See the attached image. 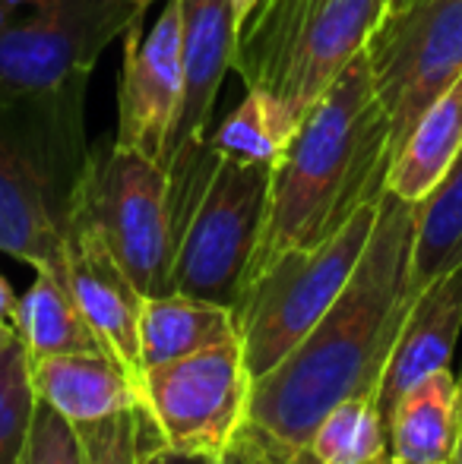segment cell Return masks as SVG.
Segmentation results:
<instances>
[{"instance_id": "obj_1", "label": "cell", "mask_w": 462, "mask_h": 464, "mask_svg": "<svg viewBox=\"0 0 462 464\" xmlns=\"http://www.w3.org/2000/svg\"><path fill=\"white\" fill-rule=\"evenodd\" d=\"M415 202L383 193L377 225L349 285L285 361L251 385L247 420L308 446L329 408L377 395L399 325L412 306Z\"/></svg>"}, {"instance_id": "obj_2", "label": "cell", "mask_w": 462, "mask_h": 464, "mask_svg": "<svg viewBox=\"0 0 462 464\" xmlns=\"http://www.w3.org/2000/svg\"><path fill=\"white\" fill-rule=\"evenodd\" d=\"M143 16L133 0H0V136L67 208L93 149V70Z\"/></svg>"}, {"instance_id": "obj_3", "label": "cell", "mask_w": 462, "mask_h": 464, "mask_svg": "<svg viewBox=\"0 0 462 464\" xmlns=\"http://www.w3.org/2000/svg\"><path fill=\"white\" fill-rule=\"evenodd\" d=\"M389 161V117L377 98L368 54L361 51L304 114L285 155L272 168L263 231L244 285L285 250L320 246L342 231L355 212L380 202Z\"/></svg>"}, {"instance_id": "obj_4", "label": "cell", "mask_w": 462, "mask_h": 464, "mask_svg": "<svg viewBox=\"0 0 462 464\" xmlns=\"http://www.w3.org/2000/svg\"><path fill=\"white\" fill-rule=\"evenodd\" d=\"M389 0H260L238 32L231 70L298 123L368 44Z\"/></svg>"}, {"instance_id": "obj_5", "label": "cell", "mask_w": 462, "mask_h": 464, "mask_svg": "<svg viewBox=\"0 0 462 464\" xmlns=\"http://www.w3.org/2000/svg\"><path fill=\"white\" fill-rule=\"evenodd\" d=\"M377 212L380 202H370L320 246L285 250L241 287L234 319L253 382L285 361L333 306L364 256Z\"/></svg>"}, {"instance_id": "obj_6", "label": "cell", "mask_w": 462, "mask_h": 464, "mask_svg": "<svg viewBox=\"0 0 462 464\" xmlns=\"http://www.w3.org/2000/svg\"><path fill=\"white\" fill-rule=\"evenodd\" d=\"M270 180V165L219 159L212 152L210 174L174 237L172 291L234 310L263 231Z\"/></svg>"}, {"instance_id": "obj_7", "label": "cell", "mask_w": 462, "mask_h": 464, "mask_svg": "<svg viewBox=\"0 0 462 464\" xmlns=\"http://www.w3.org/2000/svg\"><path fill=\"white\" fill-rule=\"evenodd\" d=\"M76 196L136 291L143 297L172 294L174 221L165 168L114 140H99L89 149Z\"/></svg>"}, {"instance_id": "obj_8", "label": "cell", "mask_w": 462, "mask_h": 464, "mask_svg": "<svg viewBox=\"0 0 462 464\" xmlns=\"http://www.w3.org/2000/svg\"><path fill=\"white\" fill-rule=\"evenodd\" d=\"M364 54L396 155L418 117L462 76V0H408L383 13Z\"/></svg>"}, {"instance_id": "obj_9", "label": "cell", "mask_w": 462, "mask_h": 464, "mask_svg": "<svg viewBox=\"0 0 462 464\" xmlns=\"http://www.w3.org/2000/svg\"><path fill=\"white\" fill-rule=\"evenodd\" d=\"M251 385L241 338L143 370L140 379L143 408L159 427L162 442L174 452L212 459H225L244 427Z\"/></svg>"}, {"instance_id": "obj_10", "label": "cell", "mask_w": 462, "mask_h": 464, "mask_svg": "<svg viewBox=\"0 0 462 464\" xmlns=\"http://www.w3.org/2000/svg\"><path fill=\"white\" fill-rule=\"evenodd\" d=\"M184 10V92L168 149V196L174 237L212 165L210 123L225 73L231 70L238 32L229 0H181Z\"/></svg>"}, {"instance_id": "obj_11", "label": "cell", "mask_w": 462, "mask_h": 464, "mask_svg": "<svg viewBox=\"0 0 462 464\" xmlns=\"http://www.w3.org/2000/svg\"><path fill=\"white\" fill-rule=\"evenodd\" d=\"M184 92V10L165 0L152 25H130L117 80V146L168 165Z\"/></svg>"}, {"instance_id": "obj_12", "label": "cell", "mask_w": 462, "mask_h": 464, "mask_svg": "<svg viewBox=\"0 0 462 464\" xmlns=\"http://www.w3.org/2000/svg\"><path fill=\"white\" fill-rule=\"evenodd\" d=\"M64 256H67V287L86 323L93 325L108 354L127 372L143 379L140 313L146 297L136 291L123 266L117 263L80 196H74V208H70Z\"/></svg>"}, {"instance_id": "obj_13", "label": "cell", "mask_w": 462, "mask_h": 464, "mask_svg": "<svg viewBox=\"0 0 462 464\" xmlns=\"http://www.w3.org/2000/svg\"><path fill=\"white\" fill-rule=\"evenodd\" d=\"M67 221L70 208L0 136V250L67 285Z\"/></svg>"}, {"instance_id": "obj_14", "label": "cell", "mask_w": 462, "mask_h": 464, "mask_svg": "<svg viewBox=\"0 0 462 464\" xmlns=\"http://www.w3.org/2000/svg\"><path fill=\"white\" fill-rule=\"evenodd\" d=\"M462 332V266L440 276L437 281L412 297L399 335L389 351L387 370H383L377 404L383 417L412 385L428 379L431 372L450 367L453 348Z\"/></svg>"}, {"instance_id": "obj_15", "label": "cell", "mask_w": 462, "mask_h": 464, "mask_svg": "<svg viewBox=\"0 0 462 464\" xmlns=\"http://www.w3.org/2000/svg\"><path fill=\"white\" fill-rule=\"evenodd\" d=\"M35 398L64 417L70 427L99 423L143 404L140 379L105 351H74L29 363Z\"/></svg>"}, {"instance_id": "obj_16", "label": "cell", "mask_w": 462, "mask_h": 464, "mask_svg": "<svg viewBox=\"0 0 462 464\" xmlns=\"http://www.w3.org/2000/svg\"><path fill=\"white\" fill-rule=\"evenodd\" d=\"M387 440V455L402 464H453L462 440V411L450 367L421 379L389 408Z\"/></svg>"}, {"instance_id": "obj_17", "label": "cell", "mask_w": 462, "mask_h": 464, "mask_svg": "<svg viewBox=\"0 0 462 464\" xmlns=\"http://www.w3.org/2000/svg\"><path fill=\"white\" fill-rule=\"evenodd\" d=\"M238 338V319L231 306L187 294H159L143 300L140 313V363L143 370L181 361L212 344Z\"/></svg>"}, {"instance_id": "obj_18", "label": "cell", "mask_w": 462, "mask_h": 464, "mask_svg": "<svg viewBox=\"0 0 462 464\" xmlns=\"http://www.w3.org/2000/svg\"><path fill=\"white\" fill-rule=\"evenodd\" d=\"M462 152V76L425 114L389 161L387 193L418 206Z\"/></svg>"}, {"instance_id": "obj_19", "label": "cell", "mask_w": 462, "mask_h": 464, "mask_svg": "<svg viewBox=\"0 0 462 464\" xmlns=\"http://www.w3.org/2000/svg\"><path fill=\"white\" fill-rule=\"evenodd\" d=\"M10 323L23 342L29 363L54 354H74V351H105L67 285H61L48 272H35V281L16 297Z\"/></svg>"}, {"instance_id": "obj_20", "label": "cell", "mask_w": 462, "mask_h": 464, "mask_svg": "<svg viewBox=\"0 0 462 464\" xmlns=\"http://www.w3.org/2000/svg\"><path fill=\"white\" fill-rule=\"evenodd\" d=\"M462 266V152L437 187L415 206L412 297Z\"/></svg>"}, {"instance_id": "obj_21", "label": "cell", "mask_w": 462, "mask_h": 464, "mask_svg": "<svg viewBox=\"0 0 462 464\" xmlns=\"http://www.w3.org/2000/svg\"><path fill=\"white\" fill-rule=\"evenodd\" d=\"M298 121L266 92L247 89L241 104L222 121V127L212 130L206 146L219 159L251 161V165L276 168L279 159L289 149Z\"/></svg>"}, {"instance_id": "obj_22", "label": "cell", "mask_w": 462, "mask_h": 464, "mask_svg": "<svg viewBox=\"0 0 462 464\" xmlns=\"http://www.w3.org/2000/svg\"><path fill=\"white\" fill-rule=\"evenodd\" d=\"M308 449L320 464H377L389 452L387 417L377 395H355L327 411Z\"/></svg>"}, {"instance_id": "obj_23", "label": "cell", "mask_w": 462, "mask_h": 464, "mask_svg": "<svg viewBox=\"0 0 462 464\" xmlns=\"http://www.w3.org/2000/svg\"><path fill=\"white\" fill-rule=\"evenodd\" d=\"M38 398L32 389L29 357L23 342H13L0 357V464H23Z\"/></svg>"}, {"instance_id": "obj_24", "label": "cell", "mask_w": 462, "mask_h": 464, "mask_svg": "<svg viewBox=\"0 0 462 464\" xmlns=\"http://www.w3.org/2000/svg\"><path fill=\"white\" fill-rule=\"evenodd\" d=\"M140 408L127 411V414L108 417V420L99 423L74 427L76 436H80L83 464H140L143 459Z\"/></svg>"}, {"instance_id": "obj_25", "label": "cell", "mask_w": 462, "mask_h": 464, "mask_svg": "<svg viewBox=\"0 0 462 464\" xmlns=\"http://www.w3.org/2000/svg\"><path fill=\"white\" fill-rule=\"evenodd\" d=\"M23 464H83L76 430L44 401H38L35 417H32V433Z\"/></svg>"}, {"instance_id": "obj_26", "label": "cell", "mask_w": 462, "mask_h": 464, "mask_svg": "<svg viewBox=\"0 0 462 464\" xmlns=\"http://www.w3.org/2000/svg\"><path fill=\"white\" fill-rule=\"evenodd\" d=\"M225 464H320V461L314 459V452L308 446H291V442L276 440L266 430L244 420V427L238 430L229 452H225Z\"/></svg>"}, {"instance_id": "obj_27", "label": "cell", "mask_w": 462, "mask_h": 464, "mask_svg": "<svg viewBox=\"0 0 462 464\" xmlns=\"http://www.w3.org/2000/svg\"><path fill=\"white\" fill-rule=\"evenodd\" d=\"M140 436H143V459L140 464H225V459H212V455H191V452H174L162 442V433L155 420L149 417L146 408H140Z\"/></svg>"}, {"instance_id": "obj_28", "label": "cell", "mask_w": 462, "mask_h": 464, "mask_svg": "<svg viewBox=\"0 0 462 464\" xmlns=\"http://www.w3.org/2000/svg\"><path fill=\"white\" fill-rule=\"evenodd\" d=\"M260 6V0H229V10H231V23H234V32L244 29V23L251 19V13Z\"/></svg>"}, {"instance_id": "obj_29", "label": "cell", "mask_w": 462, "mask_h": 464, "mask_svg": "<svg viewBox=\"0 0 462 464\" xmlns=\"http://www.w3.org/2000/svg\"><path fill=\"white\" fill-rule=\"evenodd\" d=\"M13 306H16V294H13V287L6 285V278L0 276V323L13 316Z\"/></svg>"}, {"instance_id": "obj_30", "label": "cell", "mask_w": 462, "mask_h": 464, "mask_svg": "<svg viewBox=\"0 0 462 464\" xmlns=\"http://www.w3.org/2000/svg\"><path fill=\"white\" fill-rule=\"evenodd\" d=\"M16 329H13V323L10 319H4V323H0V357L6 354V351H10V344L16 342Z\"/></svg>"}, {"instance_id": "obj_31", "label": "cell", "mask_w": 462, "mask_h": 464, "mask_svg": "<svg viewBox=\"0 0 462 464\" xmlns=\"http://www.w3.org/2000/svg\"><path fill=\"white\" fill-rule=\"evenodd\" d=\"M406 4H408V0H389L387 13H389V10H399V6H406Z\"/></svg>"}, {"instance_id": "obj_32", "label": "cell", "mask_w": 462, "mask_h": 464, "mask_svg": "<svg viewBox=\"0 0 462 464\" xmlns=\"http://www.w3.org/2000/svg\"><path fill=\"white\" fill-rule=\"evenodd\" d=\"M453 464H462V440H459V449H457V459H453Z\"/></svg>"}, {"instance_id": "obj_33", "label": "cell", "mask_w": 462, "mask_h": 464, "mask_svg": "<svg viewBox=\"0 0 462 464\" xmlns=\"http://www.w3.org/2000/svg\"><path fill=\"white\" fill-rule=\"evenodd\" d=\"M459 411H462V379H459Z\"/></svg>"}, {"instance_id": "obj_34", "label": "cell", "mask_w": 462, "mask_h": 464, "mask_svg": "<svg viewBox=\"0 0 462 464\" xmlns=\"http://www.w3.org/2000/svg\"><path fill=\"white\" fill-rule=\"evenodd\" d=\"M133 4H146V6H149V4H152V0H133Z\"/></svg>"}]
</instances>
